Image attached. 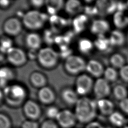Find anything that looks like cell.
Listing matches in <instances>:
<instances>
[{"label": "cell", "instance_id": "cell-1", "mask_svg": "<svg viewBox=\"0 0 128 128\" xmlns=\"http://www.w3.org/2000/svg\"><path fill=\"white\" fill-rule=\"evenodd\" d=\"M98 110L96 101L86 96L79 98L76 104L75 115L82 123H90L95 118Z\"/></svg>", "mask_w": 128, "mask_h": 128}, {"label": "cell", "instance_id": "cell-2", "mask_svg": "<svg viewBox=\"0 0 128 128\" xmlns=\"http://www.w3.org/2000/svg\"><path fill=\"white\" fill-rule=\"evenodd\" d=\"M4 100L8 104L17 107L24 102L27 96L26 88L20 84L8 85L3 89Z\"/></svg>", "mask_w": 128, "mask_h": 128}, {"label": "cell", "instance_id": "cell-3", "mask_svg": "<svg viewBox=\"0 0 128 128\" xmlns=\"http://www.w3.org/2000/svg\"><path fill=\"white\" fill-rule=\"evenodd\" d=\"M48 20V16L37 10H32L26 12L22 16V22L26 28L36 30L42 28Z\"/></svg>", "mask_w": 128, "mask_h": 128}, {"label": "cell", "instance_id": "cell-4", "mask_svg": "<svg viewBox=\"0 0 128 128\" xmlns=\"http://www.w3.org/2000/svg\"><path fill=\"white\" fill-rule=\"evenodd\" d=\"M60 56V54L52 48L45 47L38 50L36 60L43 68L52 69L58 64Z\"/></svg>", "mask_w": 128, "mask_h": 128}, {"label": "cell", "instance_id": "cell-5", "mask_svg": "<svg viewBox=\"0 0 128 128\" xmlns=\"http://www.w3.org/2000/svg\"><path fill=\"white\" fill-rule=\"evenodd\" d=\"M86 62L81 56L72 54L64 61L65 70L70 75H78L86 70Z\"/></svg>", "mask_w": 128, "mask_h": 128}, {"label": "cell", "instance_id": "cell-6", "mask_svg": "<svg viewBox=\"0 0 128 128\" xmlns=\"http://www.w3.org/2000/svg\"><path fill=\"white\" fill-rule=\"evenodd\" d=\"M94 83L92 76L90 75L80 74L76 80L75 90L78 96H86L93 90Z\"/></svg>", "mask_w": 128, "mask_h": 128}, {"label": "cell", "instance_id": "cell-7", "mask_svg": "<svg viewBox=\"0 0 128 128\" xmlns=\"http://www.w3.org/2000/svg\"><path fill=\"white\" fill-rule=\"evenodd\" d=\"M8 62L14 66H21L26 64L28 60L27 54L19 48L12 47L6 54Z\"/></svg>", "mask_w": 128, "mask_h": 128}, {"label": "cell", "instance_id": "cell-8", "mask_svg": "<svg viewBox=\"0 0 128 128\" xmlns=\"http://www.w3.org/2000/svg\"><path fill=\"white\" fill-rule=\"evenodd\" d=\"M22 22L19 18L11 17L6 19L2 25L4 32L8 36H14L18 35L22 31Z\"/></svg>", "mask_w": 128, "mask_h": 128}, {"label": "cell", "instance_id": "cell-9", "mask_svg": "<svg viewBox=\"0 0 128 128\" xmlns=\"http://www.w3.org/2000/svg\"><path fill=\"white\" fill-rule=\"evenodd\" d=\"M92 91L98 100L106 98L111 92L109 82L104 78H98L94 82Z\"/></svg>", "mask_w": 128, "mask_h": 128}, {"label": "cell", "instance_id": "cell-10", "mask_svg": "<svg viewBox=\"0 0 128 128\" xmlns=\"http://www.w3.org/2000/svg\"><path fill=\"white\" fill-rule=\"evenodd\" d=\"M56 120L59 125L63 128H72L77 120L75 114L68 110L60 111Z\"/></svg>", "mask_w": 128, "mask_h": 128}, {"label": "cell", "instance_id": "cell-11", "mask_svg": "<svg viewBox=\"0 0 128 128\" xmlns=\"http://www.w3.org/2000/svg\"><path fill=\"white\" fill-rule=\"evenodd\" d=\"M23 110L24 114L30 120H34L41 115V108L39 104L32 100H28L24 104Z\"/></svg>", "mask_w": 128, "mask_h": 128}, {"label": "cell", "instance_id": "cell-12", "mask_svg": "<svg viewBox=\"0 0 128 128\" xmlns=\"http://www.w3.org/2000/svg\"><path fill=\"white\" fill-rule=\"evenodd\" d=\"M104 68L100 61L96 60H90L86 62V70L91 76L100 78L104 75Z\"/></svg>", "mask_w": 128, "mask_h": 128}, {"label": "cell", "instance_id": "cell-13", "mask_svg": "<svg viewBox=\"0 0 128 128\" xmlns=\"http://www.w3.org/2000/svg\"><path fill=\"white\" fill-rule=\"evenodd\" d=\"M38 97L40 102L44 104H50L56 100V96L54 90L49 86H46L40 88Z\"/></svg>", "mask_w": 128, "mask_h": 128}, {"label": "cell", "instance_id": "cell-14", "mask_svg": "<svg viewBox=\"0 0 128 128\" xmlns=\"http://www.w3.org/2000/svg\"><path fill=\"white\" fill-rule=\"evenodd\" d=\"M108 22L104 19H96L92 21L90 27V32L97 36L104 35L110 30Z\"/></svg>", "mask_w": 128, "mask_h": 128}, {"label": "cell", "instance_id": "cell-15", "mask_svg": "<svg viewBox=\"0 0 128 128\" xmlns=\"http://www.w3.org/2000/svg\"><path fill=\"white\" fill-rule=\"evenodd\" d=\"M26 44L30 50H38L42 44V39L40 36L36 32H32L28 34L26 37Z\"/></svg>", "mask_w": 128, "mask_h": 128}, {"label": "cell", "instance_id": "cell-16", "mask_svg": "<svg viewBox=\"0 0 128 128\" xmlns=\"http://www.w3.org/2000/svg\"><path fill=\"white\" fill-rule=\"evenodd\" d=\"M61 97L63 101L68 105H76L80 98L76 90L68 88L62 90Z\"/></svg>", "mask_w": 128, "mask_h": 128}, {"label": "cell", "instance_id": "cell-17", "mask_svg": "<svg viewBox=\"0 0 128 128\" xmlns=\"http://www.w3.org/2000/svg\"><path fill=\"white\" fill-rule=\"evenodd\" d=\"M96 103L98 109L103 115L110 116L114 112V106L111 100L102 98L98 100Z\"/></svg>", "mask_w": 128, "mask_h": 128}, {"label": "cell", "instance_id": "cell-18", "mask_svg": "<svg viewBox=\"0 0 128 128\" xmlns=\"http://www.w3.org/2000/svg\"><path fill=\"white\" fill-rule=\"evenodd\" d=\"M88 22V16L86 14H79L72 20V26L76 33L80 34L86 28Z\"/></svg>", "mask_w": 128, "mask_h": 128}, {"label": "cell", "instance_id": "cell-19", "mask_svg": "<svg viewBox=\"0 0 128 128\" xmlns=\"http://www.w3.org/2000/svg\"><path fill=\"white\" fill-rule=\"evenodd\" d=\"M30 82L33 86L41 88L46 86L47 78L42 73L40 72H34L30 76Z\"/></svg>", "mask_w": 128, "mask_h": 128}, {"label": "cell", "instance_id": "cell-20", "mask_svg": "<svg viewBox=\"0 0 128 128\" xmlns=\"http://www.w3.org/2000/svg\"><path fill=\"white\" fill-rule=\"evenodd\" d=\"M94 44V47L102 52H107L110 51L112 46L109 38H106L104 35L97 36Z\"/></svg>", "mask_w": 128, "mask_h": 128}, {"label": "cell", "instance_id": "cell-21", "mask_svg": "<svg viewBox=\"0 0 128 128\" xmlns=\"http://www.w3.org/2000/svg\"><path fill=\"white\" fill-rule=\"evenodd\" d=\"M64 8L66 12L70 14H78L82 9V4L78 0H68L64 4Z\"/></svg>", "mask_w": 128, "mask_h": 128}, {"label": "cell", "instance_id": "cell-22", "mask_svg": "<svg viewBox=\"0 0 128 128\" xmlns=\"http://www.w3.org/2000/svg\"><path fill=\"white\" fill-rule=\"evenodd\" d=\"M64 2L62 0H46V5L48 12L52 16L56 15L64 6Z\"/></svg>", "mask_w": 128, "mask_h": 128}, {"label": "cell", "instance_id": "cell-23", "mask_svg": "<svg viewBox=\"0 0 128 128\" xmlns=\"http://www.w3.org/2000/svg\"><path fill=\"white\" fill-rule=\"evenodd\" d=\"M112 46H122L126 40L124 34L118 30L112 31L108 38Z\"/></svg>", "mask_w": 128, "mask_h": 128}, {"label": "cell", "instance_id": "cell-24", "mask_svg": "<svg viewBox=\"0 0 128 128\" xmlns=\"http://www.w3.org/2000/svg\"><path fill=\"white\" fill-rule=\"evenodd\" d=\"M79 51L83 54H88L91 52L94 46V42L87 38H80L78 44Z\"/></svg>", "mask_w": 128, "mask_h": 128}, {"label": "cell", "instance_id": "cell-25", "mask_svg": "<svg viewBox=\"0 0 128 128\" xmlns=\"http://www.w3.org/2000/svg\"><path fill=\"white\" fill-rule=\"evenodd\" d=\"M109 120L114 126L118 127L124 126L127 122L126 118L120 112H114L109 116Z\"/></svg>", "mask_w": 128, "mask_h": 128}, {"label": "cell", "instance_id": "cell-26", "mask_svg": "<svg viewBox=\"0 0 128 128\" xmlns=\"http://www.w3.org/2000/svg\"><path fill=\"white\" fill-rule=\"evenodd\" d=\"M114 22L117 28H124L128 26V17L124 16L122 12H117L114 16Z\"/></svg>", "mask_w": 128, "mask_h": 128}, {"label": "cell", "instance_id": "cell-27", "mask_svg": "<svg viewBox=\"0 0 128 128\" xmlns=\"http://www.w3.org/2000/svg\"><path fill=\"white\" fill-rule=\"evenodd\" d=\"M112 92L114 97L116 100L120 101L126 99L128 95L126 88L122 84H116Z\"/></svg>", "mask_w": 128, "mask_h": 128}, {"label": "cell", "instance_id": "cell-28", "mask_svg": "<svg viewBox=\"0 0 128 128\" xmlns=\"http://www.w3.org/2000/svg\"><path fill=\"white\" fill-rule=\"evenodd\" d=\"M125 58L119 54H115L112 55L110 59L111 65L114 68H122L125 63Z\"/></svg>", "mask_w": 128, "mask_h": 128}, {"label": "cell", "instance_id": "cell-29", "mask_svg": "<svg viewBox=\"0 0 128 128\" xmlns=\"http://www.w3.org/2000/svg\"><path fill=\"white\" fill-rule=\"evenodd\" d=\"M104 76L108 82H114L118 80V74L114 68L108 67L104 70Z\"/></svg>", "mask_w": 128, "mask_h": 128}, {"label": "cell", "instance_id": "cell-30", "mask_svg": "<svg viewBox=\"0 0 128 128\" xmlns=\"http://www.w3.org/2000/svg\"><path fill=\"white\" fill-rule=\"evenodd\" d=\"M15 77L14 72L8 66H3L0 70V79L8 81L13 80Z\"/></svg>", "mask_w": 128, "mask_h": 128}, {"label": "cell", "instance_id": "cell-31", "mask_svg": "<svg viewBox=\"0 0 128 128\" xmlns=\"http://www.w3.org/2000/svg\"><path fill=\"white\" fill-rule=\"evenodd\" d=\"M12 46V41L8 36H3L0 40V52L2 53H5L11 48Z\"/></svg>", "mask_w": 128, "mask_h": 128}, {"label": "cell", "instance_id": "cell-32", "mask_svg": "<svg viewBox=\"0 0 128 128\" xmlns=\"http://www.w3.org/2000/svg\"><path fill=\"white\" fill-rule=\"evenodd\" d=\"M60 111L58 108L54 106L48 107L46 110V114L50 119H56Z\"/></svg>", "mask_w": 128, "mask_h": 128}, {"label": "cell", "instance_id": "cell-33", "mask_svg": "<svg viewBox=\"0 0 128 128\" xmlns=\"http://www.w3.org/2000/svg\"><path fill=\"white\" fill-rule=\"evenodd\" d=\"M11 122L8 117L4 114H0V128H10Z\"/></svg>", "mask_w": 128, "mask_h": 128}, {"label": "cell", "instance_id": "cell-34", "mask_svg": "<svg viewBox=\"0 0 128 128\" xmlns=\"http://www.w3.org/2000/svg\"><path fill=\"white\" fill-rule=\"evenodd\" d=\"M85 14L86 16H94L98 14V10L96 5L94 6H87L84 8Z\"/></svg>", "mask_w": 128, "mask_h": 128}, {"label": "cell", "instance_id": "cell-35", "mask_svg": "<svg viewBox=\"0 0 128 128\" xmlns=\"http://www.w3.org/2000/svg\"><path fill=\"white\" fill-rule=\"evenodd\" d=\"M120 74V78L124 82H128V66H123L121 68Z\"/></svg>", "mask_w": 128, "mask_h": 128}, {"label": "cell", "instance_id": "cell-36", "mask_svg": "<svg viewBox=\"0 0 128 128\" xmlns=\"http://www.w3.org/2000/svg\"><path fill=\"white\" fill-rule=\"evenodd\" d=\"M22 128H38L37 122L34 120H28L24 122L22 126Z\"/></svg>", "mask_w": 128, "mask_h": 128}, {"label": "cell", "instance_id": "cell-37", "mask_svg": "<svg viewBox=\"0 0 128 128\" xmlns=\"http://www.w3.org/2000/svg\"><path fill=\"white\" fill-rule=\"evenodd\" d=\"M120 107L122 110L128 115V98H126L121 100L119 104Z\"/></svg>", "mask_w": 128, "mask_h": 128}, {"label": "cell", "instance_id": "cell-38", "mask_svg": "<svg viewBox=\"0 0 128 128\" xmlns=\"http://www.w3.org/2000/svg\"><path fill=\"white\" fill-rule=\"evenodd\" d=\"M41 128H58V127L54 122L50 120L44 122L41 126Z\"/></svg>", "mask_w": 128, "mask_h": 128}, {"label": "cell", "instance_id": "cell-39", "mask_svg": "<svg viewBox=\"0 0 128 128\" xmlns=\"http://www.w3.org/2000/svg\"><path fill=\"white\" fill-rule=\"evenodd\" d=\"M30 4L35 8H40L44 4H46V1L42 0H32L30 1Z\"/></svg>", "mask_w": 128, "mask_h": 128}, {"label": "cell", "instance_id": "cell-40", "mask_svg": "<svg viewBox=\"0 0 128 128\" xmlns=\"http://www.w3.org/2000/svg\"><path fill=\"white\" fill-rule=\"evenodd\" d=\"M128 4H124L122 2H117V10L118 12H123L124 10L128 8Z\"/></svg>", "mask_w": 128, "mask_h": 128}, {"label": "cell", "instance_id": "cell-41", "mask_svg": "<svg viewBox=\"0 0 128 128\" xmlns=\"http://www.w3.org/2000/svg\"><path fill=\"white\" fill-rule=\"evenodd\" d=\"M86 128H104L100 123L96 122H92L88 124Z\"/></svg>", "mask_w": 128, "mask_h": 128}, {"label": "cell", "instance_id": "cell-42", "mask_svg": "<svg viewBox=\"0 0 128 128\" xmlns=\"http://www.w3.org/2000/svg\"><path fill=\"white\" fill-rule=\"evenodd\" d=\"M38 51L37 50H30L29 52H28L27 54V56L28 58L34 60V59H36L37 56H38Z\"/></svg>", "mask_w": 128, "mask_h": 128}, {"label": "cell", "instance_id": "cell-43", "mask_svg": "<svg viewBox=\"0 0 128 128\" xmlns=\"http://www.w3.org/2000/svg\"><path fill=\"white\" fill-rule=\"evenodd\" d=\"M10 4V1L7 0H1L0 1V6L2 8H7Z\"/></svg>", "mask_w": 128, "mask_h": 128}, {"label": "cell", "instance_id": "cell-44", "mask_svg": "<svg viewBox=\"0 0 128 128\" xmlns=\"http://www.w3.org/2000/svg\"><path fill=\"white\" fill-rule=\"evenodd\" d=\"M120 52L128 62V48H121Z\"/></svg>", "mask_w": 128, "mask_h": 128}, {"label": "cell", "instance_id": "cell-45", "mask_svg": "<svg viewBox=\"0 0 128 128\" xmlns=\"http://www.w3.org/2000/svg\"><path fill=\"white\" fill-rule=\"evenodd\" d=\"M128 128V126H124V128Z\"/></svg>", "mask_w": 128, "mask_h": 128}, {"label": "cell", "instance_id": "cell-46", "mask_svg": "<svg viewBox=\"0 0 128 128\" xmlns=\"http://www.w3.org/2000/svg\"><path fill=\"white\" fill-rule=\"evenodd\" d=\"M127 4H128V3H127Z\"/></svg>", "mask_w": 128, "mask_h": 128}]
</instances>
